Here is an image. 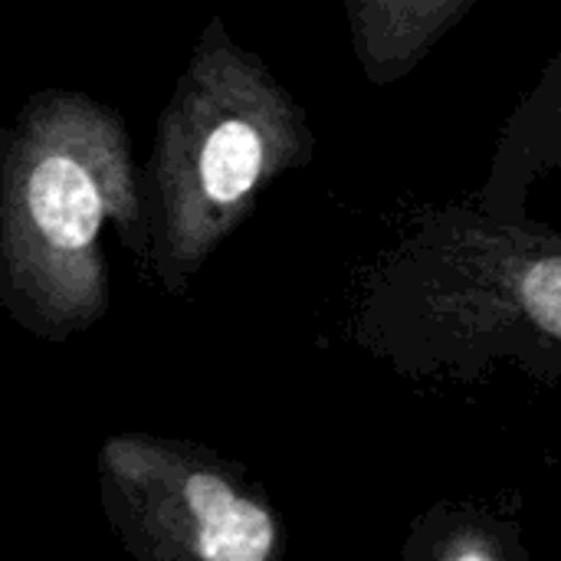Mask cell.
<instances>
[{
	"instance_id": "obj_1",
	"label": "cell",
	"mask_w": 561,
	"mask_h": 561,
	"mask_svg": "<svg viewBox=\"0 0 561 561\" xmlns=\"http://www.w3.org/2000/svg\"><path fill=\"white\" fill-rule=\"evenodd\" d=\"M191 516L197 519V556L210 561H263L273 549L270 516L240 500L220 477L197 473L184 483Z\"/></svg>"
},
{
	"instance_id": "obj_2",
	"label": "cell",
	"mask_w": 561,
	"mask_h": 561,
	"mask_svg": "<svg viewBox=\"0 0 561 561\" xmlns=\"http://www.w3.org/2000/svg\"><path fill=\"white\" fill-rule=\"evenodd\" d=\"M30 210L43 237L59 250L92 243L102 220V197L72 158H43L30 178Z\"/></svg>"
},
{
	"instance_id": "obj_3",
	"label": "cell",
	"mask_w": 561,
	"mask_h": 561,
	"mask_svg": "<svg viewBox=\"0 0 561 561\" xmlns=\"http://www.w3.org/2000/svg\"><path fill=\"white\" fill-rule=\"evenodd\" d=\"M263 164V141L253 125L247 122H224L204 154H201V184L214 201H237L243 197Z\"/></svg>"
},
{
	"instance_id": "obj_4",
	"label": "cell",
	"mask_w": 561,
	"mask_h": 561,
	"mask_svg": "<svg viewBox=\"0 0 561 561\" xmlns=\"http://www.w3.org/2000/svg\"><path fill=\"white\" fill-rule=\"evenodd\" d=\"M523 299L533 312V319L549 332L559 335L561 325V263L559 256H549L536 263L523 279Z\"/></svg>"
}]
</instances>
